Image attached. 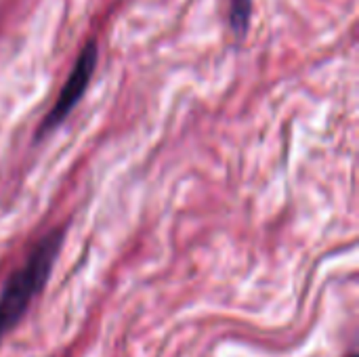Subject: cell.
Wrapping results in <instances>:
<instances>
[{
  "instance_id": "obj_2",
  "label": "cell",
  "mask_w": 359,
  "mask_h": 357,
  "mask_svg": "<svg viewBox=\"0 0 359 357\" xmlns=\"http://www.w3.org/2000/svg\"><path fill=\"white\" fill-rule=\"evenodd\" d=\"M97 61H99V46L95 40H88L82 48V53L78 55L57 101L53 103L50 112L44 116V120L38 124L36 128V141L44 139L48 133H53L69 114L72 109L80 103V99L84 97L90 80H93V74L97 69Z\"/></svg>"
},
{
  "instance_id": "obj_1",
  "label": "cell",
  "mask_w": 359,
  "mask_h": 357,
  "mask_svg": "<svg viewBox=\"0 0 359 357\" xmlns=\"http://www.w3.org/2000/svg\"><path fill=\"white\" fill-rule=\"evenodd\" d=\"M63 240L65 225L50 229L46 236L40 238V242L27 255L25 263L6 280L0 295V343L21 322L34 299L42 295L63 246Z\"/></svg>"
},
{
  "instance_id": "obj_3",
  "label": "cell",
  "mask_w": 359,
  "mask_h": 357,
  "mask_svg": "<svg viewBox=\"0 0 359 357\" xmlns=\"http://www.w3.org/2000/svg\"><path fill=\"white\" fill-rule=\"evenodd\" d=\"M252 17V0H231L229 2V25L236 36H246Z\"/></svg>"
}]
</instances>
